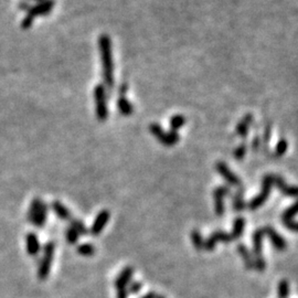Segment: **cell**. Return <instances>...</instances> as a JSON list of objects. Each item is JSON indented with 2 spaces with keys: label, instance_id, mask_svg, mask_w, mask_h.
Here are the masks:
<instances>
[{
  "label": "cell",
  "instance_id": "f1b7e54d",
  "mask_svg": "<svg viewBox=\"0 0 298 298\" xmlns=\"http://www.w3.org/2000/svg\"><path fill=\"white\" fill-rule=\"evenodd\" d=\"M185 123H186V118L184 116H181V115H176V116H172V118L170 119L171 130L177 132L180 127L185 125Z\"/></svg>",
  "mask_w": 298,
  "mask_h": 298
},
{
  "label": "cell",
  "instance_id": "4dcf8cb0",
  "mask_svg": "<svg viewBox=\"0 0 298 298\" xmlns=\"http://www.w3.org/2000/svg\"><path fill=\"white\" fill-rule=\"evenodd\" d=\"M287 148H288V144L286 139H281L277 143L276 147H275V155H276L277 157H282V156L286 153Z\"/></svg>",
  "mask_w": 298,
  "mask_h": 298
},
{
  "label": "cell",
  "instance_id": "d6986e66",
  "mask_svg": "<svg viewBox=\"0 0 298 298\" xmlns=\"http://www.w3.org/2000/svg\"><path fill=\"white\" fill-rule=\"evenodd\" d=\"M232 208L235 212H242L246 208V203L244 201V190L243 187L232 195Z\"/></svg>",
  "mask_w": 298,
  "mask_h": 298
},
{
  "label": "cell",
  "instance_id": "9a60e30c",
  "mask_svg": "<svg viewBox=\"0 0 298 298\" xmlns=\"http://www.w3.org/2000/svg\"><path fill=\"white\" fill-rule=\"evenodd\" d=\"M133 276H134V269L132 266H127L124 269L121 273L118 274L114 282V286L116 290H122V288H126L128 284L133 281Z\"/></svg>",
  "mask_w": 298,
  "mask_h": 298
},
{
  "label": "cell",
  "instance_id": "7a4b0ae2",
  "mask_svg": "<svg viewBox=\"0 0 298 298\" xmlns=\"http://www.w3.org/2000/svg\"><path fill=\"white\" fill-rule=\"evenodd\" d=\"M265 237L263 228L257 229L252 235V254L254 257V270L263 273L266 269V262L263 255V239Z\"/></svg>",
  "mask_w": 298,
  "mask_h": 298
},
{
  "label": "cell",
  "instance_id": "836d02e7",
  "mask_svg": "<svg viewBox=\"0 0 298 298\" xmlns=\"http://www.w3.org/2000/svg\"><path fill=\"white\" fill-rule=\"evenodd\" d=\"M260 147V138L259 137H255L254 139L252 141V149L253 150H257Z\"/></svg>",
  "mask_w": 298,
  "mask_h": 298
},
{
  "label": "cell",
  "instance_id": "ac0fdd59",
  "mask_svg": "<svg viewBox=\"0 0 298 298\" xmlns=\"http://www.w3.org/2000/svg\"><path fill=\"white\" fill-rule=\"evenodd\" d=\"M245 225H246V221H245V219H244V217H235L234 221H233L232 232L230 233L232 240H239L240 238L242 237L243 232H244V229H245Z\"/></svg>",
  "mask_w": 298,
  "mask_h": 298
},
{
  "label": "cell",
  "instance_id": "ba28073f",
  "mask_svg": "<svg viewBox=\"0 0 298 298\" xmlns=\"http://www.w3.org/2000/svg\"><path fill=\"white\" fill-rule=\"evenodd\" d=\"M232 241L233 240L231 238L230 233L224 232V231L222 230H217L212 234H210V237L207 240H204V250L208 252H212L216 248L217 243L222 242L224 244H230Z\"/></svg>",
  "mask_w": 298,
  "mask_h": 298
},
{
  "label": "cell",
  "instance_id": "ffe728a7",
  "mask_svg": "<svg viewBox=\"0 0 298 298\" xmlns=\"http://www.w3.org/2000/svg\"><path fill=\"white\" fill-rule=\"evenodd\" d=\"M52 209L55 212V215L62 220H69L71 219V212L68 208L63 206L59 201H54L52 203Z\"/></svg>",
  "mask_w": 298,
  "mask_h": 298
},
{
  "label": "cell",
  "instance_id": "d4e9b609",
  "mask_svg": "<svg viewBox=\"0 0 298 298\" xmlns=\"http://www.w3.org/2000/svg\"><path fill=\"white\" fill-rule=\"evenodd\" d=\"M78 253L82 256H92L95 254V247L90 243H84L78 246Z\"/></svg>",
  "mask_w": 298,
  "mask_h": 298
},
{
  "label": "cell",
  "instance_id": "5b68a950",
  "mask_svg": "<svg viewBox=\"0 0 298 298\" xmlns=\"http://www.w3.org/2000/svg\"><path fill=\"white\" fill-rule=\"evenodd\" d=\"M94 99L96 105V115L101 122L108 119V97H106V90L104 85H97L94 88Z\"/></svg>",
  "mask_w": 298,
  "mask_h": 298
},
{
  "label": "cell",
  "instance_id": "2e32d148",
  "mask_svg": "<svg viewBox=\"0 0 298 298\" xmlns=\"http://www.w3.org/2000/svg\"><path fill=\"white\" fill-rule=\"evenodd\" d=\"M273 182H274V186L276 187V188L281 191L284 195H286V197H291V198L297 197L296 186H288L285 182V180H284L281 176L274 175Z\"/></svg>",
  "mask_w": 298,
  "mask_h": 298
},
{
  "label": "cell",
  "instance_id": "44dd1931",
  "mask_svg": "<svg viewBox=\"0 0 298 298\" xmlns=\"http://www.w3.org/2000/svg\"><path fill=\"white\" fill-rule=\"evenodd\" d=\"M251 123H252V116L251 115H246V116L244 117L238 125L237 132H238V134L242 137V138H246V136L248 134V130H250Z\"/></svg>",
  "mask_w": 298,
  "mask_h": 298
},
{
  "label": "cell",
  "instance_id": "8fae6325",
  "mask_svg": "<svg viewBox=\"0 0 298 298\" xmlns=\"http://www.w3.org/2000/svg\"><path fill=\"white\" fill-rule=\"evenodd\" d=\"M263 230L265 237H268L270 239V241L272 243V245L275 247V250H277L279 252L286 250L287 247L286 240L284 239L281 234H278L276 232V230L270 225L264 226Z\"/></svg>",
  "mask_w": 298,
  "mask_h": 298
},
{
  "label": "cell",
  "instance_id": "30bf717a",
  "mask_svg": "<svg viewBox=\"0 0 298 298\" xmlns=\"http://www.w3.org/2000/svg\"><path fill=\"white\" fill-rule=\"evenodd\" d=\"M53 253H54V244H53V242H49L44 246V257L39 269V277L41 279H46L49 275V272H50Z\"/></svg>",
  "mask_w": 298,
  "mask_h": 298
},
{
  "label": "cell",
  "instance_id": "484cf974",
  "mask_svg": "<svg viewBox=\"0 0 298 298\" xmlns=\"http://www.w3.org/2000/svg\"><path fill=\"white\" fill-rule=\"evenodd\" d=\"M71 226L77 230V232L80 235H87L88 233H90V230L86 228L85 224H84L81 220H78V219L72 220L71 221Z\"/></svg>",
  "mask_w": 298,
  "mask_h": 298
},
{
  "label": "cell",
  "instance_id": "277c9868",
  "mask_svg": "<svg viewBox=\"0 0 298 298\" xmlns=\"http://www.w3.org/2000/svg\"><path fill=\"white\" fill-rule=\"evenodd\" d=\"M273 178H274V175H271V173L264 176L263 181H262L261 192L257 195H255L254 198H252L250 200V202L246 204V207L250 209V210L255 211V210H257V209H260L266 202V200L269 199L271 191H272V188L274 186Z\"/></svg>",
  "mask_w": 298,
  "mask_h": 298
},
{
  "label": "cell",
  "instance_id": "6da1fadb",
  "mask_svg": "<svg viewBox=\"0 0 298 298\" xmlns=\"http://www.w3.org/2000/svg\"><path fill=\"white\" fill-rule=\"evenodd\" d=\"M100 54L103 69V80L108 90L114 87V61L112 54V44L108 34H102L99 40Z\"/></svg>",
  "mask_w": 298,
  "mask_h": 298
},
{
  "label": "cell",
  "instance_id": "5bb4252c",
  "mask_svg": "<svg viewBox=\"0 0 298 298\" xmlns=\"http://www.w3.org/2000/svg\"><path fill=\"white\" fill-rule=\"evenodd\" d=\"M297 215V203H293L292 206L288 207L285 211H284L282 216V221L284 225L286 226L288 230L293 231V232H297L298 225L297 222L294 220V217Z\"/></svg>",
  "mask_w": 298,
  "mask_h": 298
},
{
  "label": "cell",
  "instance_id": "3957f363",
  "mask_svg": "<svg viewBox=\"0 0 298 298\" xmlns=\"http://www.w3.org/2000/svg\"><path fill=\"white\" fill-rule=\"evenodd\" d=\"M54 0H44L42 2H39L33 7H29L28 13L25 17V19L21 22V28L24 30L29 29L32 26L34 19L39 16H47L52 11L54 7Z\"/></svg>",
  "mask_w": 298,
  "mask_h": 298
},
{
  "label": "cell",
  "instance_id": "e0dca14e",
  "mask_svg": "<svg viewBox=\"0 0 298 298\" xmlns=\"http://www.w3.org/2000/svg\"><path fill=\"white\" fill-rule=\"evenodd\" d=\"M238 252L240 256L242 257V261L244 263V266L247 271L254 270V257H253V254L251 251L248 250V247L244 244H239L238 245Z\"/></svg>",
  "mask_w": 298,
  "mask_h": 298
},
{
  "label": "cell",
  "instance_id": "52a82bcc",
  "mask_svg": "<svg viewBox=\"0 0 298 298\" xmlns=\"http://www.w3.org/2000/svg\"><path fill=\"white\" fill-rule=\"evenodd\" d=\"M231 195V188L228 185H222L217 187L213 190V199H215V212L217 217H223L224 208V197Z\"/></svg>",
  "mask_w": 298,
  "mask_h": 298
},
{
  "label": "cell",
  "instance_id": "7402d4cb",
  "mask_svg": "<svg viewBox=\"0 0 298 298\" xmlns=\"http://www.w3.org/2000/svg\"><path fill=\"white\" fill-rule=\"evenodd\" d=\"M190 237H191V241H192L193 246L195 247V250L199 252L204 250V239L202 237V234L200 233L199 230L194 229L191 231Z\"/></svg>",
  "mask_w": 298,
  "mask_h": 298
},
{
  "label": "cell",
  "instance_id": "f546056e",
  "mask_svg": "<svg viewBox=\"0 0 298 298\" xmlns=\"http://www.w3.org/2000/svg\"><path fill=\"white\" fill-rule=\"evenodd\" d=\"M65 237H66V241H68L70 244H75L79 241L80 234L77 232V230L72 228V226H70V228L66 229Z\"/></svg>",
  "mask_w": 298,
  "mask_h": 298
},
{
  "label": "cell",
  "instance_id": "9c48e42d",
  "mask_svg": "<svg viewBox=\"0 0 298 298\" xmlns=\"http://www.w3.org/2000/svg\"><path fill=\"white\" fill-rule=\"evenodd\" d=\"M216 169L217 171L223 177V179L226 181V184H229L230 186L238 187V188H241L242 187L241 179H240L239 176L235 175V173L231 170L230 167L225 163L217 162L216 164Z\"/></svg>",
  "mask_w": 298,
  "mask_h": 298
},
{
  "label": "cell",
  "instance_id": "cb8c5ba5",
  "mask_svg": "<svg viewBox=\"0 0 298 298\" xmlns=\"http://www.w3.org/2000/svg\"><path fill=\"white\" fill-rule=\"evenodd\" d=\"M290 293H291V287L287 279H282V281H279L277 286V297L288 298L290 297Z\"/></svg>",
  "mask_w": 298,
  "mask_h": 298
},
{
  "label": "cell",
  "instance_id": "8d00e7d4",
  "mask_svg": "<svg viewBox=\"0 0 298 298\" xmlns=\"http://www.w3.org/2000/svg\"><path fill=\"white\" fill-rule=\"evenodd\" d=\"M34 1H37V2L39 3V2H42V1H44V0H34Z\"/></svg>",
  "mask_w": 298,
  "mask_h": 298
},
{
  "label": "cell",
  "instance_id": "e575fe53",
  "mask_svg": "<svg viewBox=\"0 0 298 298\" xmlns=\"http://www.w3.org/2000/svg\"><path fill=\"white\" fill-rule=\"evenodd\" d=\"M156 295L157 294H156L155 292H148V293H146L144 296H141L140 298H155Z\"/></svg>",
  "mask_w": 298,
  "mask_h": 298
},
{
  "label": "cell",
  "instance_id": "7c38bea8",
  "mask_svg": "<svg viewBox=\"0 0 298 298\" xmlns=\"http://www.w3.org/2000/svg\"><path fill=\"white\" fill-rule=\"evenodd\" d=\"M32 222L38 226H43L47 219V206L40 200H35L32 203Z\"/></svg>",
  "mask_w": 298,
  "mask_h": 298
},
{
  "label": "cell",
  "instance_id": "83f0119b",
  "mask_svg": "<svg viewBox=\"0 0 298 298\" xmlns=\"http://www.w3.org/2000/svg\"><path fill=\"white\" fill-rule=\"evenodd\" d=\"M28 251L30 254H37L39 252V242L34 234H31L28 237Z\"/></svg>",
  "mask_w": 298,
  "mask_h": 298
},
{
  "label": "cell",
  "instance_id": "d590c367",
  "mask_svg": "<svg viewBox=\"0 0 298 298\" xmlns=\"http://www.w3.org/2000/svg\"><path fill=\"white\" fill-rule=\"evenodd\" d=\"M155 298H166L164 296H163V295H156V297Z\"/></svg>",
  "mask_w": 298,
  "mask_h": 298
},
{
  "label": "cell",
  "instance_id": "1f68e13d",
  "mask_svg": "<svg viewBox=\"0 0 298 298\" xmlns=\"http://www.w3.org/2000/svg\"><path fill=\"white\" fill-rule=\"evenodd\" d=\"M246 150H247V147H246L245 144L240 145L239 147H237V148L234 149V153H233L234 158L238 159V160H242L244 157H245Z\"/></svg>",
  "mask_w": 298,
  "mask_h": 298
},
{
  "label": "cell",
  "instance_id": "8992f818",
  "mask_svg": "<svg viewBox=\"0 0 298 298\" xmlns=\"http://www.w3.org/2000/svg\"><path fill=\"white\" fill-rule=\"evenodd\" d=\"M149 130L151 134H153L163 146H167V147L176 145L178 140H179V134H178V132L171 130L170 132L166 133L163 130V127L158 125V124H151Z\"/></svg>",
  "mask_w": 298,
  "mask_h": 298
},
{
  "label": "cell",
  "instance_id": "603a6c76",
  "mask_svg": "<svg viewBox=\"0 0 298 298\" xmlns=\"http://www.w3.org/2000/svg\"><path fill=\"white\" fill-rule=\"evenodd\" d=\"M117 106L119 112H121L123 115H131L133 113V104L130 101H127L125 95H121L118 97L117 101Z\"/></svg>",
  "mask_w": 298,
  "mask_h": 298
},
{
  "label": "cell",
  "instance_id": "4316f807",
  "mask_svg": "<svg viewBox=\"0 0 298 298\" xmlns=\"http://www.w3.org/2000/svg\"><path fill=\"white\" fill-rule=\"evenodd\" d=\"M143 290V283L139 281H132L130 284H128L126 287L127 294L128 295H137L139 294V292Z\"/></svg>",
  "mask_w": 298,
  "mask_h": 298
},
{
  "label": "cell",
  "instance_id": "d6a6232c",
  "mask_svg": "<svg viewBox=\"0 0 298 298\" xmlns=\"http://www.w3.org/2000/svg\"><path fill=\"white\" fill-rule=\"evenodd\" d=\"M128 294L126 288H122V290L117 291V298H127Z\"/></svg>",
  "mask_w": 298,
  "mask_h": 298
},
{
  "label": "cell",
  "instance_id": "4fadbf2b",
  "mask_svg": "<svg viewBox=\"0 0 298 298\" xmlns=\"http://www.w3.org/2000/svg\"><path fill=\"white\" fill-rule=\"evenodd\" d=\"M109 211L108 210H102L101 212H99V215L96 216L94 222H93V224L90 229V233L92 235H94V237H97V235H100L102 233V231L104 230V228L108 224V222L109 220Z\"/></svg>",
  "mask_w": 298,
  "mask_h": 298
}]
</instances>
